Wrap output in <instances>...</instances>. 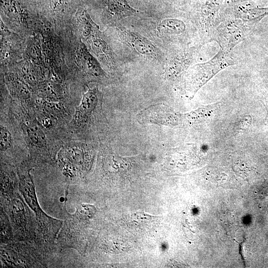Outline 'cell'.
Here are the masks:
<instances>
[{
    "instance_id": "1",
    "label": "cell",
    "mask_w": 268,
    "mask_h": 268,
    "mask_svg": "<svg viewBox=\"0 0 268 268\" xmlns=\"http://www.w3.org/2000/svg\"><path fill=\"white\" fill-rule=\"evenodd\" d=\"M235 64L229 53L220 50L208 61L194 65L185 77V89L187 97L192 99L199 90L218 72Z\"/></svg>"
},
{
    "instance_id": "2",
    "label": "cell",
    "mask_w": 268,
    "mask_h": 268,
    "mask_svg": "<svg viewBox=\"0 0 268 268\" xmlns=\"http://www.w3.org/2000/svg\"><path fill=\"white\" fill-rule=\"evenodd\" d=\"M256 22L236 18L222 22L214 30L213 38L221 50L230 51L249 34Z\"/></svg>"
},
{
    "instance_id": "3",
    "label": "cell",
    "mask_w": 268,
    "mask_h": 268,
    "mask_svg": "<svg viewBox=\"0 0 268 268\" xmlns=\"http://www.w3.org/2000/svg\"><path fill=\"white\" fill-rule=\"evenodd\" d=\"M138 119L142 123L171 127L188 125L186 113L174 111L165 105H156L141 111Z\"/></svg>"
},
{
    "instance_id": "4",
    "label": "cell",
    "mask_w": 268,
    "mask_h": 268,
    "mask_svg": "<svg viewBox=\"0 0 268 268\" xmlns=\"http://www.w3.org/2000/svg\"><path fill=\"white\" fill-rule=\"evenodd\" d=\"M19 189L29 206L35 213L37 219L41 224L50 218L41 209L37 199L34 184L29 172L20 173Z\"/></svg>"
},
{
    "instance_id": "5",
    "label": "cell",
    "mask_w": 268,
    "mask_h": 268,
    "mask_svg": "<svg viewBox=\"0 0 268 268\" xmlns=\"http://www.w3.org/2000/svg\"><path fill=\"white\" fill-rule=\"evenodd\" d=\"M99 97V92L97 88L89 89L83 94L74 115V119L77 123H85L89 120L96 108Z\"/></svg>"
},
{
    "instance_id": "6",
    "label": "cell",
    "mask_w": 268,
    "mask_h": 268,
    "mask_svg": "<svg viewBox=\"0 0 268 268\" xmlns=\"http://www.w3.org/2000/svg\"><path fill=\"white\" fill-rule=\"evenodd\" d=\"M125 41L139 53L148 56H155V47L146 39L134 33L121 31Z\"/></svg>"
},
{
    "instance_id": "7",
    "label": "cell",
    "mask_w": 268,
    "mask_h": 268,
    "mask_svg": "<svg viewBox=\"0 0 268 268\" xmlns=\"http://www.w3.org/2000/svg\"><path fill=\"white\" fill-rule=\"evenodd\" d=\"M26 207H24L22 202L17 198H15L12 200L10 203V213L12 219L18 229L22 230L25 228L26 224V216L25 214L27 211H25ZM23 231V230H22Z\"/></svg>"
},
{
    "instance_id": "8",
    "label": "cell",
    "mask_w": 268,
    "mask_h": 268,
    "mask_svg": "<svg viewBox=\"0 0 268 268\" xmlns=\"http://www.w3.org/2000/svg\"><path fill=\"white\" fill-rule=\"evenodd\" d=\"M158 29L161 32L168 34H180L186 30L184 22L178 19H166L161 21Z\"/></svg>"
},
{
    "instance_id": "9",
    "label": "cell",
    "mask_w": 268,
    "mask_h": 268,
    "mask_svg": "<svg viewBox=\"0 0 268 268\" xmlns=\"http://www.w3.org/2000/svg\"><path fill=\"white\" fill-rule=\"evenodd\" d=\"M109 8L115 12L126 15L134 12L126 0H108Z\"/></svg>"
},
{
    "instance_id": "10",
    "label": "cell",
    "mask_w": 268,
    "mask_h": 268,
    "mask_svg": "<svg viewBox=\"0 0 268 268\" xmlns=\"http://www.w3.org/2000/svg\"><path fill=\"white\" fill-rule=\"evenodd\" d=\"M27 131L29 138L35 144L41 146L45 143L44 134L38 126H30Z\"/></svg>"
},
{
    "instance_id": "11",
    "label": "cell",
    "mask_w": 268,
    "mask_h": 268,
    "mask_svg": "<svg viewBox=\"0 0 268 268\" xmlns=\"http://www.w3.org/2000/svg\"><path fill=\"white\" fill-rule=\"evenodd\" d=\"M0 149L2 151H6L12 145V137L8 130L3 126H0Z\"/></svg>"
},
{
    "instance_id": "12",
    "label": "cell",
    "mask_w": 268,
    "mask_h": 268,
    "mask_svg": "<svg viewBox=\"0 0 268 268\" xmlns=\"http://www.w3.org/2000/svg\"><path fill=\"white\" fill-rule=\"evenodd\" d=\"M1 219V240H8L11 237V231L7 219H4L3 215Z\"/></svg>"
},
{
    "instance_id": "13",
    "label": "cell",
    "mask_w": 268,
    "mask_h": 268,
    "mask_svg": "<svg viewBox=\"0 0 268 268\" xmlns=\"http://www.w3.org/2000/svg\"><path fill=\"white\" fill-rule=\"evenodd\" d=\"M132 216L133 218L139 220H151L158 217V216L146 213L143 211H136L134 213Z\"/></svg>"
}]
</instances>
